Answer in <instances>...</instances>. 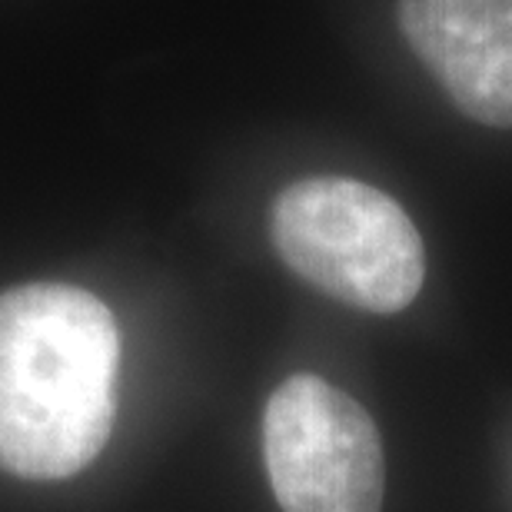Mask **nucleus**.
Wrapping results in <instances>:
<instances>
[{"label":"nucleus","mask_w":512,"mask_h":512,"mask_svg":"<svg viewBox=\"0 0 512 512\" xmlns=\"http://www.w3.org/2000/svg\"><path fill=\"white\" fill-rule=\"evenodd\" d=\"M263 463L283 512H380V429L343 389L296 373L263 409Z\"/></svg>","instance_id":"7ed1b4c3"},{"label":"nucleus","mask_w":512,"mask_h":512,"mask_svg":"<svg viewBox=\"0 0 512 512\" xmlns=\"http://www.w3.org/2000/svg\"><path fill=\"white\" fill-rule=\"evenodd\" d=\"M273 247L296 276L366 313H399L416 300L426 253L409 213L370 183L306 177L273 203Z\"/></svg>","instance_id":"f03ea898"},{"label":"nucleus","mask_w":512,"mask_h":512,"mask_svg":"<svg viewBox=\"0 0 512 512\" xmlns=\"http://www.w3.org/2000/svg\"><path fill=\"white\" fill-rule=\"evenodd\" d=\"M399 27L466 117L512 127V0H399Z\"/></svg>","instance_id":"20e7f679"},{"label":"nucleus","mask_w":512,"mask_h":512,"mask_svg":"<svg viewBox=\"0 0 512 512\" xmlns=\"http://www.w3.org/2000/svg\"><path fill=\"white\" fill-rule=\"evenodd\" d=\"M120 330L110 306L70 283L0 293V469L77 476L114 429Z\"/></svg>","instance_id":"f257e3e1"}]
</instances>
